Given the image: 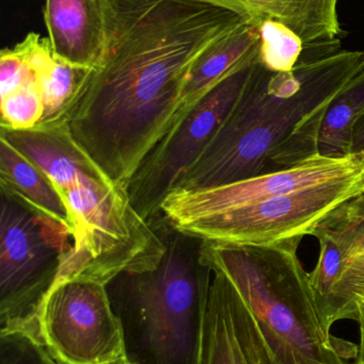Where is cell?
<instances>
[{
	"label": "cell",
	"instance_id": "obj_23",
	"mask_svg": "<svg viewBox=\"0 0 364 364\" xmlns=\"http://www.w3.org/2000/svg\"><path fill=\"white\" fill-rule=\"evenodd\" d=\"M350 154H363L364 156V114L357 122L353 130Z\"/></svg>",
	"mask_w": 364,
	"mask_h": 364
},
{
	"label": "cell",
	"instance_id": "obj_17",
	"mask_svg": "<svg viewBox=\"0 0 364 364\" xmlns=\"http://www.w3.org/2000/svg\"><path fill=\"white\" fill-rule=\"evenodd\" d=\"M364 114V66L331 100L318 136V154L345 158L350 154L353 130Z\"/></svg>",
	"mask_w": 364,
	"mask_h": 364
},
{
	"label": "cell",
	"instance_id": "obj_1",
	"mask_svg": "<svg viewBox=\"0 0 364 364\" xmlns=\"http://www.w3.org/2000/svg\"><path fill=\"white\" fill-rule=\"evenodd\" d=\"M104 44L63 117L118 186L128 183L170 129L203 55L244 23L197 0H100Z\"/></svg>",
	"mask_w": 364,
	"mask_h": 364
},
{
	"label": "cell",
	"instance_id": "obj_25",
	"mask_svg": "<svg viewBox=\"0 0 364 364\" xmlns=\"http://www.w3.org/2000/svg\"><path fill=\"white\" fill-rule=\"evenodd\" d=\"M109 364H138L130 355L128 356L123 357V358L119 359V360L115 361V363H111Z\"/></svg>",
	"mask_w": 364,
	"mask_h": 364
},
{
	"label": "cell",
	"instance_id": "obj_2",
	"mask_svg": "<svg viewBox=\"0 0 364 364\" xmlns=\"http://www.w3.org/2000/svg\"><path fill=\"white\" fill-rule=\"evenodd\" d=\"M363 66L364 51L301 61L290 72H271L258 59L234 108L172 191L224 186L320 155L329 104Z\"/></svg>",
	"mask_w": 364,
	"mask_h": 364
},
{
	"label": "cell",
	"instance_id": "obj_20",
	"mask_svg": "<svg viewBox=\"0 0 364 364\" xmlns=\"http://www.w3.org/2000/svg\"><path fill=\"white\" fill-rule=\"evenodd\" d=\"M44 106L38 81L1 96V128L25 129L41 123Z\"/></svg>",
	"mask_w": 364,
	"mask_h": 364
},
{
	"label": "cell",
	"instance_id": "obj_7",
	"mask_svg": "<svg viewBox=\"0 0 364 364\" xmlns=\"http://www.w3.org/2000/svg\"><path fill=\"white\" fill-rule=\"evenodd\" d=\"M363 193L364 172L284 193L222 213L169 224L203 241L271 245L312 235L327 214Z\"/></svg>",
	"mask_w": 364,
	"mask_h": 364
},
{
	"label": "cell",
	"instance_id": "obj_21",
	"mask_svg": "<svg viewBox=\"0 0 364 364\" xmlns=\"http://www.w3.org/2000/svg\"><path fill=\"white\" fill-rule=\"evenodd\" d=\"M0 364L58 363L36 333L24 328H2Z\"/></svg>",
	"mask_w": 364,
	"mask_h": 364
},
{
	"label": "cell",
	"instance_id": "obj_13",
	"mask_svg": "<svg viewBox=\"0 0 364 364\" xmlns=\"http://www.w3.org/2000/svg\"><path fill=\"white\" fill-rule=\"evenodd\" d=\"M234 13L247 23L273 21L301 38L303 53L340 47L343 34L338 15L339 0H197Z\"/></svg>",
	"mask_w": 364,
	"mask_h": 364
},
{
	"label": "cell",
	"instance_id": "obj_5",
	"mask_svg": "<svg viewBox=\"0 0 364 364\" xmlns=\"http://www.w3.org/2000/svg\"><path fill=\"white\" fill-rule=\"evenodd\" d=\"M156 227L166 244L160 263L120 276L132 327L150 364H202L213 271L201 259L202 240L165 218Z\"/></svg>",
	"mask_w": 364,
	"mask_h": 364
},
{
	"label": "cell",
	"instance_id": "obj_10",
	"mask_svg": "<svg viewBox=\"0 0 364 364\" xmlns=\"http://www.w3.org/2000/svg\"><path fill=\"white\" fill-rule=\"evenodd\" d=\"M312 235L320 256L310 274L327 329L337 321L355 320L364 299V193L327 214Z\"/></svg>",
	"mask_w": 364,
	"mask_h": 364
},
{
	"label": "cell",
	"instance_id": "obj_14",
	"mask_svg": "<svg viewBox=\"0 0 364 364\" xmlns=\"http://www.w3.org/2000/svg\"><path fill=\"white\" fill-rule=\"evenodd\" d=\"M43 14L53 55L75 68H93L104 44L102 1L46 0Z\"/></svg>",
	"mask_w": 364,
	"mask_h": 364
},
{
	"label": "cell",
	"instance_id": "obj_9",
	"mask_svg": "<svg viewBox=\"0 0 364 364\" xmlns=\"http://www.w3.org/2000/svg\"><path fill=\"white\" fill-rule=\"evenodd\" d=\"M258 59L259 53L218 83L145 158L128 186L130 201L145 220L160 213L165 198L204 153L241 97Z\"/></svg>",
	"mask_w": 364,
	"mask_h": 364
},
{
	"label": "cell",
	"instance_id": "obj_19",
	"mask_svg": "<svg viewBox=\"0 0 364 364\" xmlns=\"http://www.w3.org/2000/svg\"><path fill=\"white\" fill-rule=\"evenodd\" d=\"M259 59L271 72H290L301 61L303 53L301 38L290 28L266 21L260 23Z\"/></svg>",
	"mask_w": 364,
	"mask_h": 364
},
{
	"label": "cell",
	"instance_id": "obj_11",
	"mask_svg": "<svg viewBox=\"0 0 364 364\" xmlns=\"http://www.w3.org/2000/svg\"><path fill=\"white\" fill-rule=\"evenodd\" d=\"M361 172H364L363 154H352L339 159L318 155L286 170L261 174L224 186L172 191L165 198L160 214L172 224L186 218L222 213Z\"/></svg>",
	"mask_w": 364,
	"mask_h": 364
},
{
	"label": "cell",
	"instance_id": "obj_16",
	"mask_svg": "<svg viewBox=\"0 0 364 364\" xmlns=\"http://www.w3.org/2000/svg\"><path fill=\"white\" fill-rule=\"evenodd\" d=\"M0 186L72 229L68 210L53 184L4 138H0Z\"/></svg>",
	"mask_w": 364,
	"mask_h": 364
},
{
	"label": "cell",
	"instance_id": "obj_6",
	"mask_svg": "<svg viewBox=\"0 0 364 364\" xmlns=\"http://www.w3.org/2000/svg\"><path fill=\"white\" fill-rule=\"evenodd\" d=\"M0 329L29 327L73 250L70 227L0 186Z\"/></svg>",
	"mask_w": 364,
	"mask_h": 364
},
{
	"label": "cell",
	"instance_id": "obj_4",
	"mask_svg": "<svg viewBox=\"0 0 364 364\" xmlns=\"http://www.w3.org/2000/svg\"><path fill=\"white\" fill-rule=\"evenodd\" d=\"M303 239L271 245L203 241L201 259L224 274L249 308L275 364H350L358 346L326 328L310 274L299 260Z\"/></svg>",
	"mask_w": 364,
	"mask_h": 364
},
{
	"label": "cell",
	"instance_id": "obj_18",
	"mask_svg": "<svg viewBox=\"0 0 364 364\" xmlns=\"http://www.w3.org/2000/svg\"><path fill=\"white\" fill-rule=\"evenodd\" d=\"M85 70L55 57L36 73L44 106L42 122L63 117L66 107L74 96Z\"/></svg>",
	"mask_w": 364,
	"mask_h": 364
},
{
	"label": "cell",
	"instance_id": "obj_22",
	"mask_svg": "<svg viewBox=\"0 0 364 364\" xmlns=\"http://www.w3.org/2000/svg\"><path fill=\"white\" fill-rule=\"evenodd\" d=\"M38 81L36 73L14 48H4L0 53V90L6 95L24 85Z\"/></svg>",
	"mask_w": 364,
	"mask_h": 364
},
{
	"label": "cell",
	"instance_id": "obj_24",
	"mask_svg": "<svg viewBox=\"0 0 364 364\" xmlns=\"http://www.w3.org/2000/svg\"><path fill=\"white\" fill-rule=\"evenodd\" d=\"M359 324V329H360V344L358 346V354L356 357V363L354 364H364V299L358 305L356 312V318Z\"/></svg>",
	"mask_w": 364,
	"mask_h": 364
},
{
	"label": "cell",
	"instance_id": "obj_3",
	"mask_svg": "<svg viewBox=\"0 0 364 364\" xmlns=\"http://www.w3.org/2000/svg\"><path fill=\"white\" fill-rule=\"evenodd\" d=\"M1 138L44 173L70 215L73 250L53 286L72 279L109 286L160 263L166 250L160 231L75 141L64 117L25 129L1 128Z\"/></svg>",
	"mask_w": 364,
	"mask_h": 364
},
{
	"label": "cell",
	"instance_id": "obj_8",
	"mask_svg": "<svg viewBox=\"0 0 364 364\" xmlns=\"http://www.w3.org/2000/svg\"><path fill=\"white\" fill-rule=\"evenodd\" d=\"M107 288L90 279L56 284L25 329L58 364H109L128 356L125 328Z\"/></svg>",
	"mask_w": 364,
	"mask_h": 364
},
{
	"label": "cell",
	"instance_id": "obj_12",
	"mask_svg": "<svg viewBox=\"0 0 364 364\" xmlns=\"http://www.w3.org/2000/svg\"><path fill=\"white\" fill-rule=\"evenodd\" d=\"M202 364H275L234 284L213 271Z\"/></svg>",
	"mask_w": 364,
	"mask_h": 364
},
{
	"label": "cell",
	"instance_id": "obj_15",
	"mask_svg": "<svg viewBox=\"0 0 364 364\" xmlns=\"http://www.w3.org/2000/svg\"><path fill=\"white\" fill-rule=\"evenodd\" d=\"M260 45V25L244 21L209 49L188 77L168 134L218 83L258 55Z\"/></svg>",
	"mask_w": 364,
	"mask_h": 364
}]
</instances>
